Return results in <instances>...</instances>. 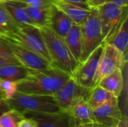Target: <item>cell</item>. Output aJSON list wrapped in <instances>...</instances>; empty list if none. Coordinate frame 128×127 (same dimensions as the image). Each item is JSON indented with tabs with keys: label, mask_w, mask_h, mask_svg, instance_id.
<instances>
[{
	"label": "cell",
	"mask_w": 128,
	"mask_h": 127,
	"mask_svg": "<svg viewBox=\"0 0 128 127\" xmlns=\"http://www.w3.org/2000/svg\"><path fill=\"white\" fill-rule=\"evenodd\" d=\"M26 4L40 8H50L52 5V0H15Z\"/></svg>",
	"instance_id": "obj_26"
},
{
	"label": "cell",
	"mask_w": 128,
	"mask_h": 127,
	"mask_svg": "<svg viewBox=\"0 0 128 127\" xmlns=\"http://www.w3.org/2000/svg\"><path fill=\"white\" fill-rule=\"evenodd\" d=\"M25 118L34 120L38 127H74L68 112H25Z\"/></svg>",
	"instance_id": "obj_13"
},
{
	"label": "cell",
	"mask_w": 128,
	"mask_h": 127,
	"mask_svg": "<svg viewBox=\"0 0 128 127\" xmlns=\"http://www.w3.org/2000/svg\"><path fill=\"white\" fill-rule=\"evenodd\" d=\"M17 127H38V126L34 120L28 118H24L19 122Z\"/></svg>",
	"instance_id": "obj_29"
},
{
	"label": "cell",
	"mask_w": 128,
	"mask_h": 127,
	"mask_svg": "<svg viewBox=\"0 0 128 127\" xmlns=\"http://www.w3.org/2000/svg\"><path fill=\"white\" fill-rule=\"evenodd\" d=\"M104 2L105 0H88V4L91 7H97Z\"/></svg>",
	"instance_id": "obj_32"
},
{
	"label": "cell",
	"mask_w": 128,
	"mask_h": 127,
	"mask_svg": "<svg viewBox=\"0 0 128 127\" xmlns=\"http://www.w3.org/2000/svg\"><path fill=\"white\" fill-rule=\"evenodd\" d=\"M73 23L72 19L56 5L52 4L50 7L48 27L56 34L64 37Z\"/></svg>",
	"instance_id": "obj_14"
},
{
	"label": "cell",
	"mask_w": 128,
	"mask_h": 127,
	"mask_svg": "<svg viewBox=\"0 0 128 127\" xmlns=\"http://www.w3.org/2000/svg\"><path fill=\"white\" fill-rule=\"evenodd\" d=\"M127 61L128 58H124L116 48L110 43H104L94 77V87L104 76L111 73L116 69H122Z\"/></svg>",
	"instance_id": "obj_9"
},
{
	"label": "cell",
	"mask_w": 128,
	"mask_h": 127,
	"mask_svg": "<svg viewBox=\"0 0 128 127\" xmlns=\"http://www.w3.org/2000/svg\"><path fill=\"white\" fill-rule=\"evenodd\" d=\"M52 4L62 10L72 19L74 23L79 25H81L83 23L91 10L84 9L80 6L70 3L63 1L62 0H52Z\"/></svg>",
	"instance_id": "obj_17"
},
{
	"label": "cell",
	"mask_w": 128,
	"mask_h": 127,
	"mask_svg": "<svg viewBox=\"0 0 128 127\" xmlns=\"http://www.w3.org/2000/svg\"><path fill=\"white\" fill-rule=\"evenodd\" d=\"M107 43L113 46L122 54L124 58H128V17L124 19L119 29Z\"/></svg>",
	"instance_id": "obj_20"
},
{
	"label": "cell",
	"mask_w": 128,
	"mask_h": 127,
	"mask_svg": "<svg viewBox=\"0 0 128 127\" xmlns=\"http://www.w3.org/2000/svg\"><path fill=\"white\" fill-rule=\"evenodd\" d=\"M105 2H112L120 6H128V0H105Z\"/></svg>",
	"instance_id": "obj_31"
},
{
	"label": "cell",
	"mask_w": 128,
	"mask_h": 127,
	"mask_svg": "<svg viewBox=\"0 0 128 127\" xmlns=\"http://www.w3.org/2000/svg\"><path fill=\"white\" fill-rule=\"evenodd\" d=\"M0 39L10 49L16 60L21 65L32 70L44 69L51 65L44 58L27 49L20 43L2 35H0Z\"/></svg>",
	"instance_id": "obj_8"
},
{
	"label": "cell",
	"mask_w": 128,
	"mask_h": 127,
	"mask_svg": "<svg viewBox=\"0 0 128 127\" xmlns=\"http://www.w3.org/2000/svg\"><path fill=\"white\" fill-rule=\"evenodd\" d=\"M10 63H14V62L10 61L9 60H7V59H4V58H0V67L5 65V64H10ZM16 64H17V63H16Z\"/></svg>",
	"instance_id": "obj_34"
},
{
	"label": "cell",
	"mask_w": 128,
	"mask_h": 127,
	"mask_svg": "<svg viewBox=\"0 0 128 127\" xmlns=\"http://www.w3.org/2000/svg\"><path fill=\"white\" fill-rule=\"evenodd\" d=\"M70 78L69 74L52 65L44 69L32 70L26 79L16 83V91L52 96Z\"/></svg>",
	"instance_id": "obj_1"
},
{
	"label": "cell",
	"mask_w": 128,
	"mask_h": 127,
	"mask_svg": "<svg viewBox=\"0 0 128 127\" xmlns=\"http://www.w3.org/2000/svg\"><path fill=\"white\" fill-rule=\"evenodd\" d=\"M32 71L20 64L10 63L0 67V80L19 82L26 79Z\"/></svg>",
	"instance_id": "obj_16"
},
{
	"label": "cell",
	"mask_w": 128,
	"mask_h": 127,
	"mask_svg": "<svg viewBox=\"0 0 128 127\" xmlns=\"http://www.w3.org/2000/svg\"><path fill=\"white\" fill-rule=\"evenodd\" d=\"M104 44L107 43L128 17V6L123 7L112 2H104L97 7Z\"/></svg>",
	"instance_id": "obj_4"
},
{
	"label": "cell",
	"mask_w": 128,
	"mask_h": 127,
	"mask_svg": "<svg viewBox=\"0 0 128 127\" xmlns=\"http://www.w3.org/2000/svg\"><path fill=\"white\" fill-rule=\"evenodd\" d=\"M6 100V98H5V96H4V92H3L2 90L0 88V101H1V100Z\"/></svg>",
	"instance_id": "obj_36"
},
{
	"label": "cell",
	"mask_w": 128,
	"mask_h": 127,
	"mask_svg": "<svg viewBox=\"0 0 128 127\" xmlns=\"http://www.w3.org/2000/svg\"><path fill=\"white\" fill-rule=\"evenodd\" d=\"M22 4L30 19L38 28H40L42 27H48L50 7L40 8L32 7L24 3H22Z\"/></svg>",
	"instance_id": "obj_21"
},
{
	"label": "cell",
	"mask_w": 128,
	"mask_h": 127,
	"mask_svg": "<svg viewBox=\"0 0 128 127\" xmlns=\"http://www.w3.org/2000/svg\"><path fill=\"white\" fill-rule=\"evenodd\" d=\"M80 28L82 49L80 63L84 61L94 49L104 44L97 7H92L86 19L80 25Z\"/></svg>",
	"instance_id": "obj_5"
},
{
	"label": "cell",
	"mask_w": 128,
	"mask_h": 127,
	"mask_svg": "<svg viewBox=\"0 0 128 127\" xmlns=\"http://www.w3.org/2000/svg\"><path fill=\"white\" fill-rule=\"evenodd\" d=\"M12 109L22 114L25 112L56 113L62 112L52 96L28 94L16 91L7 100Z\"/></svg>",
	"instance_id": "obj_3"
},
{
	"label": "cell",
	"mask_w": 128,
	"mask_h": 127,
	"mask_svg": "<svg viewBox=\"0 0 128 127\" xmlns=\"http://www.w3.org/2000/svg\"><path fill=\"white\" fill-rule=\"evenodd\" d=\"M20 26L21 25L16 22L0 4V35L9 36L14 33Z\"/></svg>",
	"instance_id": "obj_23"
},
{
	"label": "cell",
	"mask_w": 128,
	"mask_h": 127,
	"mask_svg": "<svg viewBox=\"0 0 128 127\" xmlns=\"http://www.w3.org/2000/svg\"><path fill=\"white\" fill-rule=\"evenodd\" d=\"M103 49L104 44L94 49L84 61L78 64L71 75L77 85L88 90H92L94 87V77Z\"/></svg>",
	"instance_id": "obj_7"
},
{
	"label": "cell",
	"mask_w": 128,
	"mask_h": 127,
	"mask_svg": "<svg viewBox=\"0 0 128 127\" xmlns=\"http://www.w3.org/2000/svg\"><path fill=\"white\" fill-rule=\"evenodd\" d=\"M94 124L104 127L118 125L123 115L118 106V97H114L104 104L92 110Z\"/></svg>",
	"instance_id": "obj_10"
},
{
	"label": "cell",
	"mask_w": 128,
	"mask_h": 127,
	"mask_svg": "<svg viewBox=\"0 0 128 127\" xmlns=\"http://www.w3.org/2000/svg\"><path fill=\"white\" fill-rule=\"evenodd\" d=\"M106 91L116 97H119L124 88V76L122 68H117L111 73L104 76L98 83Z\"/></svg>",
	"instance_id": "obj_15"
},
{
	"label": "cell",
	"mask_w": 128,
	"mask_h": 127,
	"mask_svg": "<svg viewBox=\"0 0 128 127\" xmlns=\"http://www.w3.org/2000/svg\"><path fill=\"white\" fill-rule=\"evenodd\" d=\"M67 112L69 115L71 124L74 127L94 124L92 109L88 106L86 98L82 96L75 97Z\"/></svg>",
	"instance_id": "obj_12"
},
{
	"label": "cell",
	"mask_w": 128,
	"mask_h": 127,
	"mask_svg": "<svg viewBox=\"0 0 128 127\" xmlns=\"http://www.w3.org/2000/svg\"><path fill=\"white\" fill-rule=\"evenodd\" d=\"M12 108L7 100H3L0 101V116L6 112L10 110Z\"/></svg>",
	"instance_id": "obj_30"
},
{
	"label": "cell",
	"mask_w": 128,
	"mask_h": 127,
	"mask_svg": "<svg viewBox=\"0 0 128 127\" xmlns=\"http://www.w3.org/2000/svg\"><path fill=\"white\" fill-rule=\"evenodd\" d=\"M0 88L4 92L6 100H8L16 92V82L8 80H0Z\"/></svg>",
	"instance_id": "obj_25"
},
{
	"label": "cell",
	"mask_w": 128,
	"mask_h": 127,
	"mask_svg": "<svg viewBox=\"0 0 128 127\" xmlns=\"http://www.w3.org/2000/svg\"><path fill=\"white\" fill-rule=\"evenodd\" d=\"M114 97L115 96H113L112 94L106 91L100 85H96L91 90L86 100L88 106L93 110L104 104Z\"/></svg>",
	"instance_id": "obj_22"
},
{
	"label": "cell",
	"mask_w": 128,
	"mask_h": 127,
	"mask_svg": "<svg viewBox=\"0 0 128 127\" xmlns=\"http://www.w3.org/2000/svg\"><path fill=\"white\" fill-rule=\"evenodd\" d=\"M64 40L74 57L76 61L79 64L81 57L82 49V38H81V28L80 25L73 23L71 28L63 37Z\"/></svg>",
	"instance_id": "obj_18"
},
{
	"label": "cell",
	"mask_w": 128,
	"mask_h": 127,
	"mask_svg": "<svg viewBox=\"0 0 128 127\" xmlns=\"http://www.w3.org/2000/svg\"><path fill=\"white\" fill-rule=\"evenodd\" d=\"M24 118V115L21 112L11 109L0 116V127H17L19 122Z\"/></svg>",
	"instance_id": "obj_24"
},
{
	"label": "cell",
	"mask_w": 128,
	"mask_h": 127,
	"mask_svg": "<svg viewBox=\"0 0 128 127\" xmlns=\"http://www.w3.org/2000/svg\"><path fill=\"white\" fill-rule=\"evenodd\" d=\"M0 4L6 9V10L9 13L12 18L20 25L37 27L30 19L22 2L15 0H8Z\"/></svg>",
	"instance_id": "obj_19"
},
{
	"label": "cell",
	"mask_w": 128,
	"mask_h": 127,
	"mask_svg": "<svg viewBox=\"0 0 128 127\" xmlns=\"http://www.w3.org/2000/svg\"><path fill=\"white\" fill-rule=\"evenodd\" d=\"M79 127H104L99 124H85V125H82V126H80Z\"/></svg>",
	"instance_id": "obj_35"
},
{
	"label": "cell",
	"mask_w": 128,
	"mask_h": 127,
	"mask_svg": "<svg viewBox=\"0 0 128 127\" xmlns=\"http://www.w3.org/2000/svg\"><path fill=\"white\" fill-rule=\"evenodd\" d=\"M8 0H0V3H3V2H5Z\"/></svg>",
	"instance_id": "obj_37"
},
{
	"label": "cell",
	"mask_w": 128,
	"mask_h": 127,
	"mask_svg": "<svg viewBox=\"0 0 128 127\" xmlns=\"http://www.w3.org/2000/svg\"><path fill=\"white\" fill-rule=\"evenodd\" d=\"M5 37L20 43L50 64V58L39 28L31 25H21L14 33Z\"/></svg>",
	"instance_id": "obj_6"
},
{
	"label": "cell",
	"mask_w": 128,
	"mask_h": 127,
	"mask_svg": "<svg viewBox=\"0 0 128 127\" xmlns=\"http://www.w3.org/2000/svg\"><path fill=\"white\" fill-rule=\"evenodd\" d=\"M112 127H128V125H127V118H126V117H124V116H123V118H122V121H120V123L118 124V125Z\"/></svg>",
	"instance_id": "obj_33"
},
{
	"label": "cell",
	"mask_w": 128,
	"mask_h": 127,
	"mask_svg": "<svg viewBox=\"0 0 128 127\" xmlns=\"http://www.w3.org/2000/svg\"><path fill=\"white\" fill-rule=\"evenodd\" d=\"M0 58L9 60V61H13L14 63L20 64L16 60V58H14V56L12 54V52L10 50V49L6 46V44L1 39H0Z\"/></svg>",
	"instance_id": "obj_27"
},
{
	"label": "cell",
	"mask_w": 128,
	"mask_h": 127,
	"mask_svg": "<svg viewBox=\"0 0 128 127\" xmlns=\"http://www.w3.org/2000/svg\"><path fill=\"white\" fill-rule=\"evenodd\" d=\"M62 1L77 5V6H80V7H81L84 9H86V10H91L92 9V7H90V5L88 4V0H62Z\"/></svg>",
	"instance_id": "obj_28"
},
{
	"label": "cell",
	"mask_w": 128,
	"mask_h": 127,
	"mask_svg": "<svg viewBox=\"0 0 128 127\" xmlns=\"http://www.w3.org/2000/svg\"></svg>",
	"instance_id": "obj_38"
},
{
	"label": "cell",
	"mask_w": 128,
	"mask_h": 127,
	"mask_svg": "<svg viewBox=\"0 0 128 127\" xmlns=\"http://www.w3.org/2000/svg\"><path fill=\"white\" fill-rule=\"evenodd\" d=\"M40 31L50 58V64L71 76L78 63L66 45L64 38L56 34L49 27L40 28Z\"/></svg>",
	"instance_id": "obj_2"
},
{
	"label": "cell",
	"mask_w": 128,
	"mask_h": 127,
	"mask_svg": "<svg viewBox=\"0 0 128 127\" xmlns=\"http://www.w3.org/2000/svg\"><path fill=\"white\" fill-rule=\"evenodd\" d=\"M90 91L91 90L77 85L70 76V78L54 93L52 97L60 110L67 112L76 97L82 96L86 98Z\"/></svg>",
	"instance_id": "obj_11"
}]
</instances>
